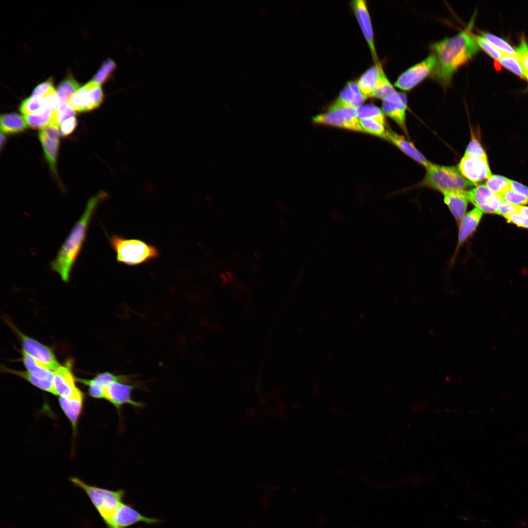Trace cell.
I'll return each instance as SVG.
<instances>
[{
  "label": "cell",
  "mask_w": 528,
  "mask_h": 528,
  "mask_svg": "<svg viewBox=\"0 0 528 528\" xmlns=\"http://www.w3.org/2000/svg\"><path fill=\"white\" fill-rule=\"evenodd\" d=\"M430 48L437 58L432 77L443 88L449 86L457 69L471 59L479 47L469 29L432 44Z\"/></svg>",
  "instance_id": "cell-1"
},
{
  "label": "cell",
  "mask_w": 528,
  "mask_h": 528,
  "mask_svg": "<svg viewBox=\"0 0 528 528\" xmlns=\"http://www.w3.org/2000/svg\"><path fill=\"white\" fill-rule=\"evenodd\" d=\"M482 34L491 44L502 51L503 53L518 58L515 50L505 40L488 33L482 32Z\"/></svg>",
  "instance_id": "cell-36"
},
{
  "label": "cell",
  "mask_w": 528,
  "mask_h": 528,
  "mask_svg": "<svg viewBox=\"0 0 528 528\" xmlns=\"http://www.w3.org/2000/svg\"><path fill=\"white\" fill-rule=\"evenodd\" d=\"M356 111L353 108L331 105L327 112L313 117V121L316 124L362 132Z\"/></svg>",
  "instance_id": "cell-7"
},
{
  "label": "cell",
  "mask_w": 528,
  "mask_h": 528,
  "mask_svg": "<svg viewBox=\"0 0 528 528\" xmlns=\"http://www.w3.org/2000/svg\"><path fill=\"white\" fill-rule=\"evenodd\" d=\"M367 98L360 90L357 82L352 81L347 83L331 105L351 107L357 110Z\"/></svg>",
  "instance_id": "cell-17"
},
{
  "label": "cell",
  "mask_w": 528,
  "mask_h": 528,
  "mask_svg": "<svg viewBox=\"0 0 528 528\" xmlns=\"http://www.w3.org/2000/svg\"><path fill=\"white\" fill-rule=\"evenodd\" d=\"M70 363L60 366L54 371L53 386L55 395L67 397L79 389L75 383L77 381L71 370Z\"/></svg>",
  "instance_id": "cell-14"
},
{
  "label": "cell",
  "mask_w": 528,
  "mask_h": 528,
  "mask_svg": "<svg viewBox=\"0 0 528 528\" xmlns=\"http://www.w3.org/2000/svg\"><path fill=\"white\" fill-rule=\"evenodd\" d=\"M119 375L106 372L97 374L90 380L77 378L76 380L88 386V393L91 397L96 399H103V387L116 379Z\"/></svg>",
  "instance_id": "cell-20"
},
{
  "label": "cell",
  "mask_w": 528,
  "mask_h": 528,
  "mask_svg": "<svg viewBox=\"0 0 528 528\" xmlns=\"http://www.w3.org/2000/svg\"><path fill=\"white\" fill-rule=\"evenodd\" d=\"M68 104L74 110L79 112L88 111L96 109L91 99L89 89L85 85L71 96Z\"/></svg>",
  "instance_id": "cell-24"
},
{
  "label": "cell",
  "mask_w": 528,
  "mask_h": 528,
  "mask_svg": "<svg viewBox=\"0 0 528 528\" xmlns=\"http://www.w3.org/2000/svg\"><path fill=\"white\" fill-rule=\"evenodd\" d=\"M482 216L483 212L476 208L465 214L461 220L459 226L458 247L476 230Z\"/></svg>",
  "instance_id": "cell-21"
},
{
  "label": "cell",
  "mask_w": 528,
  "mask_h": 528,
  "mask_svg": "<svg viewBox=\"0 0 528 528\" xmlns=\"http://www.w3.org/2000/svg\"><path fill=\"white\" fill-rule=\"evenodd\" d=\"M508 222L516 224L519 227L528 228V217L518 213L506 214L503 216Z\"/></svg>",
  "instance_id": "cell-44"
},
{
  "label": "cell",
  "mask_w": 528,
  "mask_h": 528,
  "mask_svg": "<svg viewBox=\"0 0 528 528\" xmlns=\"http://www.w3.org/2000/svg\"><path fill=\"white\" fill-rule=\"evenodd\" d=\"M110 246L116 254L118 263L129 266L139 265L159 256L154 246L137 239H130L113 235L109 238Z\"/></svg>",
  "instance_id": "cell-3"
},
{
  "label": "cell",
  "mask_w": 528,
  "mask_h": 528,
  "mask_svg": "<svg viewBox=\"0 0 528 528\" xmlns=\"http://www.w3.org/2000/svg\"><path fill=\"white\" fill-rule=\"evenodd\" d=\"M501 198L507 202L514 205H521L528 204V198L517 192L509 189L500 197Z\"/></svg>",
  "instance_id": "cell-41"
},
{
  "label": "cell",
  "mask_w": 528,
  "mask_h": 528,
  "mask_svg": "<svg viewBox=\"0 0 528 528\" xmlns=\"http://www.w3.org/2000/svg\"><path fill=\"white\" fill-rule=\"evenodd\" d=\"M511 189L528 198V187L517 181L511 180Z\"/></svg>",
  "instance_id": "cell-47"
},
{
  "label": "cell",
  "mask_w": 528,
  "mask_h": 528,
  "mask_svg": "<svg viewBox=\"0 0 528 528\" xmlns=\"http://www.w3.org/2000/svg\"><path fill=\"white\" fill-rule=\"evenodd\" d=\"M6 141V140L5 136L4 135V134H3L2 132H1V133H0V149L1 150L2 149V147L4 145Z\"/></svg>",
  "instance_id": "cell-49"
},
{
  "label": "cell",
  "mask_w": 528,
  "mask_h": 528,
  "mask_svg": "<svg viewBox=\"0 0 528 528\" xmlns=\"http://www.w3.org/2000/svg\"><path fill=\"white\" fill-rule=\"evenodd\" d=\"M49 106L52 107L48 98L30 96L22 101L19 110L22 113L28 115L39 112Z\"/></svg>",
  "instance_id": "cell-30"
},
{
  "label": "cell",
  "mask_w": 528,
  "mask_h": 528,
  "mask_svg": "<svg viewBox=\"0 0 528 528\" xmlns=\"http://www.w3.org/2000/svg\"><path fill=\"white\" fill-rule=\"evenodd\" d=\"M4 372L15 374L26 380L35 387L45 392L55 395L53 381L39 378L27 371H21L12 370L6 367L2 368Z\"/></svg>",
  "instance_id": "cell-28"
},
{
  "label": "cell",
  "mask_w": 528,
  "mask_h": 528,
  "mask_svg": "<svg viewBox=\"0 0 528 528\" xmlns=\"http://www.w3.org/2000/svg\"><path fill=\"white\" fill-rule=\"evenodd\" d=\"M39 138L50 169L53 173H55L59 140L51 138L41 131L39 132Z\"/></svg>",
  "instance_id": "cell-27"
},
{
  "label": "cell",
  "mask_w": 528,
  "mask_h": 528,
  "mask_svg": "<svg viewBox=\"0 0 528 528\" xmlns=\"http://www.w3.org/2000/svg\"><path fill=\"white\" fill-rule=\"evenodd\" d=\"M526 78H527V79L528 80V75H527V76H526Z\"/></svg>",
  "instance_id": "cell-51"
},
{
  "label": "cell",
  "mask_w": 528,
  "mask_h": 528,
  "mask_svg": "<svg viewBox=\"0 0 528 528\" xmlns=\"http://www.w3.org/2000/svg\"><path fill=\"white\" fill-rule=\"evenodd\" d=\"M515 50L522 66L526 78L528 75V44L524 38L522 39L519 46Z\"/></svg>",
  "instance_id": "cell-42"
},
{
  "label": "cell",
  "mask_w": 528,
  "mask_h": 528,
  "mask_svg": "<svg viewBox=\"0 0 528 528\" xmlns=\"http://www.w3.org/2000/svg\"><path fill=\"white\" fill-rule=\"evenodd\" d=\"M466 196L469 201L482 212L497 214L502 200L491 191L485 184L478 185L475 188L466 191Z\"/></svg>",
  "instance_id": "cell-12"
},
{
  "label": "cell",
  "mask_w": 528,
  "mask_h": 528,
  "mask_svg": "<svg viewBox=\"0 0 528 528\" xmlns=\"http://www.w3.org/2000/svg\"><path fill=\"white\" fill-rule=\"evenodd\" d=\"M77 81L69 74L58 85L57 93L61 103H67L71 96L80 88Z\"/></svg>",
  "instance_id": "cell-29"
},
{
  "label": "cell",
  "mask_w": 528,
  "mask_h": 528,
  "mask_svg": "<svg viewBox=\"0 0 528 528\" xmlns=\"http://www.w3.org/2000/svg\"><path fill=\"white\" fill-rule=\"evenodd\" d=\"M22 361L27 371L33 375L53 382L54 372L37 361L22 350Z\"/></svg>",
  "instance_id": "cell-23"
},
{
  "label": "cell",
  "mask_w": 528,
  "mask_h": 528,
  "mask_svg": "<svg viewBox=\"0 0 528 528\" xmlns=\"http://www.w3.org/2000/svg\"><path fill=\"white\" fill-rule=\"evenodd\" d=\"M396 91L380 66L373 97L384 100Z\"/></svg>",
  "instance_id": "cell-31"
},
{
  "label": "cell",
  "mask_w": 528,
  "mask_h": 528,
  "mask_svg": "<svg viewBox=\"0 0 528 528\" xmlns=\"http://www.w3.org/2000/svg\"><path fill=\"white\" fill-rule=\"evenodd\" d=\"M514 213H517L515 205L502 199L500 202L497 214L504 216L506 214Z\"/></svg>",
  "instance_id": "cell-46"
},
{
  "label": "cell",
  "mask_w": 528,
  "mask_h": 528,
  "mask_svg": "<svg viewBox=\"0 0 528 528\" xmlns=\"http://www.w3.org/2000/svg\"><path fill=\"white\" fill-rule=\"evenodd\" d=\"M464 155L481 158L487 157L484 148L472 132L471 139L466 148Z\"/></svg>",
  "instance_id": "cell-39"
},
{
  "label": "cell",
  "mask_w": 528,
  "mask_h": 528,
  "mask_svg": "<svg viewBox=\"0 0 528 528\" xmlns=\"http://www.w3.org/2000/svg\"><path fill=\"white\" fill-rule=\"evenodd\" d=\"M494 65L495 68L497 71H499L501 69V64L497 60L494 61Z\"/></svg>",
  "instance_id": "cell-50"
},
{
  "label": "cell",
  "mask_w": 528,
  "mask_h": 528,
  "mask_svg": "<svg viewBox=\"0 0 528 528\" xmlns=\"http://www.w3.org/2000/svg\"><path fill=\"white\" fill-rule=\"evenodd\" d=\"M108 196L107 193L101 191L88 200L83 215L51 263V269L58 273L64 282H68L69 280L72 267L85 241L94 212L98 204Z\"/></svg>",
  "instance_id": "cell-2"
},
{
  "label": "cell",
  "mask_w": 528,
  "mask_h": 528,
  "mask_svg": "<svg viewBox=\"0 0 528 528\" xmlns=\"http://www.w3.org/2000/svg\"><path fill=\"white\" fill-rule=\"evenodd\" d=\"M353 11L368 44L374 60H378L374 41V35L371 19L366 1L356 0L352 2Z\"/></svg>",
  "instance_id": "cell-15"
},
{
  "label": "cell",
  "mask_w": 528,
  "mask_h": 528,
  "mask_svg": "<svg viewBox=\"0 0 528 528\" xmlns=\"http://www.w3.org/2000/svg\"><path fill=\"white\" fill-rule=\"evenodd\" d=\"M162 522L159 519L144 516L132 505L123 503L104 523L108 528H128L139 522L156 525Z\"/></svg>",
  "instance_id": "cell-9"
},
{
  "label": "cell",
  "mask_w": 528,
  "mask_h": 528,
  "mask_svg": "<svg viewBox=\"0 0 528 528\" xmlns=\"http://www.w3.org/2000/svg\"><path fill=\"white\" fill-rule=\"evenodd\" d=\"M499 61L501 65L515 74L521 77L525 78L522 66L517 57L503 53V55L499 59Z\"/></svg>",
  "instance_id": "cell-37"
},
{
  "label": "cell",
  "mask_w": 528,
  "mask_h": 528,
  "mask_svg": "<svg viewBox=\"0 0 528 528\" xmlns=\"http://www.w3.org/2000/svg\"><path fill=\"white\" fill-rule=\"evenodd\" d=\"M359 120L362 132L371 133L387 139V131L384 128V125L373 119Z\"/></svg>",
  "instance_id": "cell-35"
},
{
  "label": "cell",
  "mask_w": 528,
  "mask_h": 528,
  "mask_svg": "<svg viewBox=\"0 0 528 528\" xmlns=\"http://www.w3.org/2000/svg\"><path fill=\"white\" fill-rule=\"evenodd\" d=\"M52 78L38 85L33 90L31 97L45 98L56 91L53 85Z\"/></svg>",
  "instance_id": "cell-40"
},
{
  "label": "cell",
  "mask_w": 528,
  "mask_h": 528,
  "mask_svg": "<svg viewBox=\"0 0 528 528\" xmlns=\"http://www.w3.org/2000/svg\"><path fill=\"white\" fill-rule=\"evenodd\" d=\"M472 37L478 46L482 48L492 58L500 59L503 55V52L496 48L483 36L471 33Z\"/></svg>",
  "instance_id": "cell-38"
},
{
  "label": "cell",
  "mask_w": 528,
  "mask_h": 528,
  "mask_svg": "<svg viewBox=\"0 0 528 528\" xmlns=\"http://www.w3.org/2000/svg\"><path fill=\"white\" fill-rule=\"evenodd\" d=\"M116 67V65L112 60L107 59L103 63L91 81L96 84L101 85L109 79Z\"/></svg>",
  "instance_id": "cell-34"
},
{
  "label": "cell",
  "mask_w": 528,
  "mask_h": 528,
  "mask_svg": "<svg viewBox=\"0 0 528 528\" xmlns=\"http://www.w3.org/2000/svg\"><path fill=\"white\" fill-rule=\"evenodd\" d=\"M407 107L406 95L401 92L395 91L383 100L382 104L383 112L395 121L408 136L405 122Z\"/></svg>",
  "instance_id": "cell-13"
},
{
  "label": "cell",
  "mask_w": 528,
  "mask_h": 528,
  "mask_svg": "<svg viewBox=\"0 0 528 528\" xmlns=\"http://www.w3.org/2000/svg\"><path fill=\"white\" fill-rule=\"evenodd\" d=\"M0 122L1 131L4 133H19L27 127L23 118L14 112L1 115Z\"/></svg>",
  "instance_id": "cell-26"
},
{
  "label": "cell",
  "mask_w": 528,
  "mask_h": 528,
  "mask_svg": "<svg viewBox=\"0 0 528 528\" xmlns=\"http://www.w3.org/2000/svg\"><path fill=\"white\" fill-rule=\"evenodd\" d=\"M511 180L502 176L492 175L486 180L485 185L500 198L505 192L511 189Z\"/></svg>",
  "instance_id": "cell-33"
},
{
  "label": "cell",
  "mask_w": 528,
  "mask_h": 528,
  "mask_svg": "<svg viewBox=\"0 0 528 528\" xmlns=\"http://www.w3.org/2000/svg\"><path fill=\"white\" fill-rule=\"evenodd\" d=\"M380 66L379 63H376L367 70L358 80V86L367 98L373 97Z\"/></svg>",
  "instance_id": "cell-25"
},
{
  "label": "cell",
  "mask_w": 528,
  "mask_h": 528,
  "mask_svg": "<svg viewBox=\"0 0 528 528\" xmlns=\"http://www.w3.org/2000/svg\"><path fill=\"white\" fill-rule=\"evenodd\" d=\"M56 110L59 125L62 124L65 121L74 117V111L67 103H62Z\"/></svg>",
  "instance_id": "cell-43"
},
{
  "label": "cell",
  "mask_w": 528,
  "mask_h": 528,
  "mask_svg": "<svg viewBox=\"0 0 528 528\" xmlns=\"http://www.w3.org/2000/svg\"><path fill=\"white\" fill-rule=\"evenodd\" d=\"M77 125V120L73 117L65 121L61 125V133L63 136L70 134L74 131Z\"/></svg>",
  "instance_id": "cell-45"
},
{
  "label": "cell",
  "mask_w": 528,
  "mask_h": 528,
  "mask_svg": "<svg viewBox=\"0 0 528 528\" xmlns=\"http://www.w3.org/2000/svg\"><path fill=\"white\" fill-rule=\"evenodd\" d=\"M517 213L528 217V207L521 205H515Z\"/></svg>",
  "instance_id": "cell-48"
},
{
  "label": "cell",
  "mask_w": 528,
  "mask_h": 528,
  "mask_svg": "<svg viewBox=\"0 0 528 528\" xmlns=\"http://www.w3.org/2000/svg\"><path fill=\"white\" fill-rule=\"evenodd\" d=\"M458 169L465 178L475 185L484 180H486L492 176L487 157L464 155L459 164Z\"/></svg>",
  "instance_id": "cell-11"
},
{
  "label": "cell",
  "mask_w": 528,
  "mask_h": 528,
  "mask_svg": "<svg viewBox=\"0 0 528 528\" xmlns=\"http://www.w3.org/2000/svg\"><path fill=\"white\" fill-rule=\"evenodd\" d=\"M444 201L457 220L462 219L467 208L468 199L465 190L447 191L442 193Z\"/></svg>",
  "instance_id": "cell-19"
},
{
  "label": "cell",
  "mask_w": 528,
  "mask_h": 528,
  "mask_svg": "<svg viewBox=\"0 0 528 528\" xmlns=\"http://www.w3.org/2000/svg\"><path fill=\"white\" fill-rule=\"evenodd\" d=\"M84 400V395L79 389L69 397H59L60 406L70 422L74 434L77 431L78 422L82 413Z\"/></svg>",
  "instance_id": "cell-16"
},
{
  "label": "cell",
  "mask_w": 528,
  "mask_h": 528,
  "mask_svg": "<svg viewBox=\"0 0 528 528\" xmlns=\"http://www.w3.org/2000/svg\"><path fill=\"white\" fill-rule=\"evenodd\" d=\"M70 481L83 489L105 522L108 520L123 503L125 491L123 489L110 490L85 483L76 477H71Z\"/></svg>",
  "instance_id": "cell-4"
},
{
  "label": "cell",
  "mask_w": 528,
  "mask_h": 528,
  "mask_svg": "<svg viewBox=\"0 0 528 528\" xmlns=\"http://www.w3.org/2000/svg\"><path fill=\"white\" fill-rule=\"evenodd\" d=\"M356 116L358 119H373L383 125L385 123L384 113L379 108L373 105L361 106L357 110Z\"/></svg>",
  "instance_id": "cell-32"
},
{
  "label": "cell",
  "mask_w": 528,
  "mask_h": 528,
  "mask_svg": "<svg viewBox=\"0 0 528 528\" xmlns=\"http://www.w3.org/2000/svg\"><path fill=\"white\" fill-rule=\"evenodd\" d=\"M140 383L133 380L130 375H120L119 377L104 386L102 389L103 399L107 400L116 409L119 418L122 419V408L129 404L138 409L144 404L133 399L132 393L134 389L141 387Z\"/></svg>",
  "instance_id": "cell-6"
},
{
  "label": "cell",
  "mask_w": 528,
  "mask_h": 528,
  "mask_svg": "<svg viewBox=\"0 0 528 528\" xmlns=\"http://www.w3.org/2000/svg\"><path fill=\"white\" fill-rule=\"evenodd\" d=\"M24 119L28 125L35 129L43 128L52 123L58 125L57 110L50 106L46 107L36 113L25 115Z\"/></svg>",
  "instance_id": "cell-22"
},
{
  "label": "cell",
  "mask_w": 528,
  "mask_h": 528,
  "mask_svg": "<svg viewBox=\"0 0 528 528\" xmlns=\"http://www.w3.org/2000/svg\"><path fill=\"white\" fill-rule=\"evenodd\" d=\"M436 62L435 54H430L424 60L402 73L395 82V86L403 90L412 89L432 73Z\"/></svg>",
  "instance_id": "cell-8"
},
{
  "label": "cell",
  "mask_w": 528,
  "mask_h": 528,
  "mask_svg": "<svg viewBox=\"0 0 528 528\" xmlns=\"http://www.w3.org/2000/svg\"><path fill=\"white\" fill-rule=\"evenodd\" d=\"M387 139L391 141L406 155L426 169L432 164L411 142L392 131H387Z\"/></svg>",
  "instance_id": "cell-18"
},
{
  "label": "cell",
  "mask_w": 528,
  "mask_h": 528,
  "mask_svg": "<svg viewBox=\"0 0 528 528\" xmlns=\"http://www.w3.org/2000/svg\"><path fill=\"white\" fill-rule=\"evenodd\" d=\"M422 185L436 189L441 193L447 191L465 190L474 186L453 166L431 164L427 169Z\"/></svg>",
  "instance_id": "cell-5"
},
{
  "label": "cell",
  "mask_w": 528,
  "mask_h": 528,
  "mask_svg": "<svg viewBox=\"0 0 528 528\" xmlns=\"http://www.w3.org/2000/svg\"><path fill=\"white\" fill-rule=\"evenodd\" d=\"M14 330L21 340L23 350L53 372L60 366L50 348L26 335L17 329Z\"/></svg>",
  "instance_id": "cell-10"
}]
</instances>
